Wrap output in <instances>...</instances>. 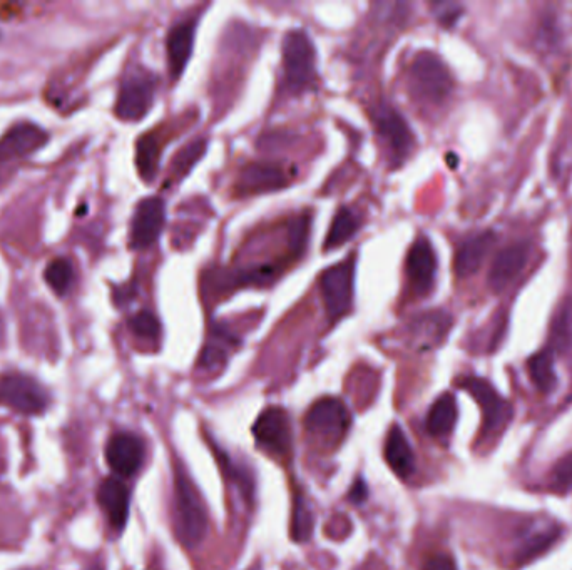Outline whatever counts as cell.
<instances>
[{"instance_id": "obj_1", "label": "cell", "mask_w": 572, "mask_h": 570, "mask_svg": "<svg viewBox=\"0 0 572 570\" xmlns=\"http://www.w3.org/2000/svg\"><path fill=\"white\" fill-rule=\"evenodd\" d=\"M174 519L176 532L184 547H198L208 530L205 505L198 490L181 467L174 474Z\"/></svg>"}, {"instance_id": "obj_2", "label": "cell", "mask_w": 572, "mask_h": 570, "mask_svg": "<svg viewBox=\"0 0 572 570\" xmlns=\"http://www.w3.org/2000/svg\"><path fill=\"white\" fill-rule=\"evenodd\" d=\"M283 82L288 94L298 96L317 84V54L307 32L295 29L283 39Z\"/></svg>"}, {"instance_id": "obj_3", "label": "cell", "mask_w": 572, "mask_h": 570, "mask_svg": "<svg viewBox=\"0 0 572 570\" xmlns=\"http://www.w3.org/2000/svg\"><path fill=\"white\" fill-rule=\"evenodd\" d=\"M409 89L415 99L439 106L454 91V77L435 52L422 51L410 64Z\"/></svg>"}, {"instance_id": "obj_4", "label": "cell", "mask_w": 572, "mask_h": 570, "mask_svg": "<svg viewBox=\"0 0 572 570\" xmlns=\"http://www.w3.org/2000/svg\"><path fill=\"white\" fill-rule=\"evenodd\" d=\"M355 261V255H350L347 260L333 265L320 276V290L330 320L343 318L352 310Z\"/></svg>"}, {"instance_id": "obj_5", "label": "cell", "mask_w": 572, "mask_h": 570, "mask_svg": "<svg viewBox=\"0 0 572 570\" xmlns=\"http://www.w3.org/2000/svg\"><path fill=\"white\" fill-rule=\"evenodd\" d=\"M372 119L378 138L389 149L390 158L397 163L409 158L415 148V138L404 116L387 102H380L373 109Z\"/></svg>"}, {"instance_id": "obj_6", "label": "cell", "mask_w": 572, "mask_h": 570, "mask_svg": "<svg viewBox=\"0 0 572 570\" xmlns=\"http://www.w3.org/2000/svg\"><path fill=\"white\" fill-rule=\"evenodd\" d=\"M0 403L27 417H37L46 412L49 397L34 378L11 373L0 378Z\"/></svg>"}, {"instance_id": "obj_7", "label": "cell", "mask_w": 572, "mask_h": 570, "mask_svg": "<svg viewBox=\"0 0 572 570\" xmlns=\"http://www.w3.org/2000/svg\"><path fill=\"white\" fill-rule=\"evenodd\" d=\"M154 92H156V79L153 74L138 71L126 77L119 89L116 116L129 123L143 119L153 106Z\"/></svg>"}, {"instance_id": "obj_8", "label": "cell", "mask_w": 572, "mask_h": 570, "mask_svg": "<svg viewBox=\"0 0 572 570\" xmlns=\"http://www.w3.org/2000/svg\"><path fill=\"white\" fill-rule=\"evenodd\" d=\"M253 435L263 450L278 459H286L292 452V425L283 408H266L265 412L256 418Z\"/></svg>"}, {"instance_id": "obj_9", "label": "cell", "mask_w": 572, "mask_h": 570, "mask_svg": "<svg viewBox=\"0 0 572 570\" xmlns=\"http://www.w3.org/2000/svg\"><path fill=\"white\" fill-rule=\"evenodd\" d=\"M460 385L474 397L475 402L481 405L484 432L497 433L506 427L511 420V403L504 400L491 383L484 378L465 377Z\"/></svg>"}, {"instance_id": "obj_10", "label": "cell", "mask_w": 572, "mask_h": 570, "mask_svg": "<svg viewBox=\"0 0 572 570\" xmlns=\"http://www.w3.org/2000/svg\"><path fill=\"white\" fill-rule=\"evenodd\" d=\"M305 425L313 435L338 440L350 427V415L342 400L333 397L320 398L308 410Z\"/></svg>"}, {"instance_id": "obj_11", "label": "cell", "mask_w": 572, "mask_h": 570, "mask_svg": "<svg viewBox=\"0 0 572 570\" xmlns=\"http://www.w3.org/2000/svg\"><path fill=\"white\" fill-rule=\"evenodd\" d=\"M166 223V206L161 198H146L136 206L131 223V248L148 250L158 241Z\"/></svg>"}, {"instance_id": "obj_12", "label": "cell", "mask_w": 572, "mask_h": 570, "mask_svg": "<svg viewBox=\"0 0 572 570\" xmlns=\"http://www.w3.org/2000/svg\"><path fill=\"white\" fill-rule=\"evenodd\" d=\"M529 258H531V243H526V241L512 243L502 248L492 261L491 270L487 276L491 290L496 293L507 290L521 276Z\"/></svg>"}, {"instance_id": "obj_13", "label": "cell", "mask_w": 572, "mask_h": 570, "mask_svg": "<svg viewBox=\"0 0 572 570\" xmlns=\"http://www.w3.org/2000/svg\"><path fill=\"white\" fill-rule=\"evenodd\" d=\"M405 271L412 290L420 296L429 295L437 278V255L425 236H420L410 246Z\"/></svg>"}, {"instance_id": "obj_14", "label": "cell", "mask_w": 572, "mask_h": 570, "mask_svg": "<svg viewBox=\"0 0 572 570\" xmlns=\"http://www.w3.org/2000/svg\"><path fill=\"white\" fill-rule=\"evenodd\" d=\"M106 460L109 469L119 477L136 474L144 460V445L141 438L133 433H116L106 445Z\"/></svg>"}, {"instance_id": "obj_15", "label": "cell", "mask_w": 572, "mask_h": 570, "mask_svg": "<svg viewBox=\"0 0 572 570\" xmlns=\"http://www.w3.org/2000/svg\"><path fill=\"white\" fill-rule=\"evenodd\" d=\"M285 171L271 163H250L241 169L236 183V191L240 196H256V194L273 193L288 186Z\"/></svg>"}, {"instance_id": "obj_16", "label": "cell", "mask_w": 572, "mask_h": 570, "mask_svg": "<svg viewBox=\"0 0 572 570\" xmlns=\"http://www.w3.org/2000/svg\"><path fill=\"white\" fill-rule=\"evenodd\" d=\"M46 131L36 124L21 123L0 138V161H14L36 153L47 143Z\"/></svg>"}, {"instance_id": "obj_17", "label": "cell", "mask_w": 572, "mask_h": 570, "mask_svg": "<svg viewBox=\"0 0 572 570\" xmlns=\"http://www.w3.org/2000/svg\"><path fill=\"white\" fill-rule=\"evenodd\" d=\"M198 17H189L171 27L166 37V51H168L169 72L174 79L183 74L191 59V52L195 47Z\"/></svg>"}, {"instance_id": "obj_18", "label": "cell", "mask_w": 572, "mask_h": 570, "mask_svg": "<svg viewBox=\"0 0 572 570\" xmlns=\"http://www.w3.org/2000/svg\"><path fill=\"white\" fill-rule=\"evenodd\" d=\"M497 235L494 231H481L462 241L455 253L454 270L459 278H469L481 270L487 256L496 245Z\"/></svg>"}, {"instance_id": "obj_19", "label": "cell", "mask_w": 572, "mask_h": 570, "mask_svg": "<svg viewBox=\"0 0 572 570\" xmlns=\"http://www.w3.org/2000/svg\"><path fill=\"white\" fill-rule=\"evenodd\" d=\"M129 489L119 479L109 477L99 485L98 502L104 514L108 515L109 524L116 530H123L129 517Z\"/></svg>"}, {"instance_id": "obj_20", "label": "cell", "mask_w": 572, "mask_h": 570, "mask_svg": "<svg viewBox=\"0 0 572 570\" xmlns=\"http://www.w3.org/2000/svg\"><path fill=\"white\" fill-rule=\"evenodd\" d=\"M385 460H387L390 469L399 475L400 479H407L414 472V450L410 447L409 440L399 425H394L387 433Z\"/></svg>"}, {"instance_id": "obj_21", "label": "cell", "mask_w": 572, "mask_h": 570, "mask_svg": "<svg viewBox=\"0 0 572 570\" xmlns=\"http://www.w3.org/2000/svg\"><path fill=\"white\" fill-rule=\"evenodd\" d=\"M235 343V336L231 335L225 326H216L215 330L211 331L210 341L201 352L200 367L206 372H213L223 367L228 360V350Z\"/></svg>"}, {"instance_id": "obj_22", "label": "cell", "mask_w": 572, "mask_h": 570, "mask_svg": "<svg viewBox=\"0 0 572 570\" xmlns=\"http://www.w3.org/2000/svg\"><path fill=\"white\" fill-rule=\"evenodd\" d=\"M457 402L454 395L444 393L435 400L427 415V430L434 437H445L454 430L457 422Z\"/></svg>"}, {"instance_id": "obj_23", "label": "cell", "mask_w": 572, "mask_h": 570, "mask_svg": "<svg viewBox=\"0 0 572 570\" xmlns=\"http://www.w3.org/2000/svg\"><path fill=\"white\" fill-rule=\"evenodd\" d=\"M549 350L567 353L572 350V298H566L557 308L549 330Z\"/></svg>"}, {"instance_id": "obj_24", "label": "cell", "mask_w": 572, "mask_h": 570, "mask_svg": "<svg viewBox=\"0 0 572 570\" xmlns=\"http://www.w3.org/2000/svg\"><path fill=\"white\" fill-rule=\"evenodd\" d=\"M159 159H161V143L158 134L146 133L138 139L136 143V166H138L139 176L151 183L159 169Z\"/></svg>"}, {"instance_id": "obj_25", "label": "cell", "mask_w": 572, "mask_h": 570, "mask_svg": "<svg viewBox=\"0 0 572 570\" xmlns=\"http://www.w3.org/2000/svg\"><path fill=\"white\" fill-rule=\"evenodd\" d=\"M358 228H360V219H358L357 214L353 213L352 209L345 208V206L338 209L327 238H325V243H323V250H337L340 246L345 245L350 238L357 235Z\"/></svg>"}, {"instance_id": "obj_26", "label": "cell", "mask_w": 572, "mask_h": 570, "mask_svg": "<svg viewBox=\"0 0 572 570\" xmlns=\"http://www.w3.org/2000/svg\"><path fill=\"white\" fill-rule=\"evenodd\" d=\"M527 370L542 393H551L557 387L556 367H554V353L549 348H544L536 355H532L527 362Z\"/></svg>"}, {"instance_id": "obj_27", "label": "cell", "mask_w": 572, "mask_h": 570, "mask_svg": "<svg viewBox=\"0 0 572 570\" xmlns=\"http://www.w3.org/2000/svg\"><path fill=\"white\" fill-rule=\"evenodd\" d=\"M206 148H208V141L203 138L195 139V141L186 144V146L174 156L173 168H171L173 178L176 179V181L183 179L191 169L195 168V164L203 158V154L206 153Z\"/></svg>"}, {"instance_id": "obj_28", "label": "cell", "mask_w": 572, "mask_h": 570, "mask_svg": "<svg viewBox=\"0 0 572 570\" xmlns=\"http://www.w3.org/2000/svg\"><path fill=\"white\" fill-rule=\"evenodd\" d=\"M44 278L57 295H64L74 283V268L71 261L66 258L52 260L44 271Z\"/></svg>"}, {"instance_id": "obj_29", "label": "cell", "mask_w": 572, "mask_h": 570, "mask_svg": "<svg viewBox=\"0 0 572 570\" xmlns=\"http://www.w3.org/2000/svg\"><path fill=\"white\" fill-rule=\"evenodd\" d=\"M129 328L141 340L156 341L161 335V325L151 311H139L129 318Z\"/></svg>"}, {"instance_id": "obj_30", "label": "cell", "mask_w": 572, "mask_h": 570, "mask_svg": "<svg viewBox=\"0 0 572 570\" xmlns=\"http://www.w3.org/2000/svg\"><path fill=\"white\" fill-rule=\"evenodd\" d=\"M313 517L308 509L307 502L302 495L295 499V509H293V537L298 542H307L312 535Z\"/></svg>"}, {"instance_id": "obj_31", "label": "cell", "mask_w": 572, "mask_h": 570, "mask_svg": "<svg viewBox=\"0 0 572 570\" xmlns=\"http://www.w3.org/2000/svg\"><path fill=\"white\" fill-rule=\"evenodd\" d=\"M554 539H556V532L554 534L544 532V534L531 535L522 545V549L519 550L517 559H519V562H529L536 555L542 554L554 542Z\"/></svg>"}, {"instance_id": "obj_32", "label": "cell", "mask_w": 572, "mask_h": 570, "mask_svg": "<svg viewBox=\"0 0 572 570\" xmlns=\"http://www.w3.org/2000/svg\"><path fill=\"white\" fill-rule=\"evenodd\" d=\"M308 228H310V219H308L307 216L297 218L290 224L288 240H290V248H292L293 253L297 256L298 253L302 255L305 246H307Z\"/></svg>"}, {"instance_id": "obj_33", "label": "cell", "mask_w": 572, "mask_h": 570, "mask_svg": "<svg viewBox=\"0 0 572 570\" xmlns=\"http://www.w3.org/2000/svg\"><path fill=\"white\" fill-rule=\"evenodd\" d=\"M551 487L557 492H567L572 489V455L559 460L552 469Z\"/></svg>"}, {"instance_id": "obj_34", "label": "cell", "mask_w": 572, "mask_h": 570, "mask_svg": "<svg viewBox=\"0 0 572 570\" xmlns=\"http://www.w3.org/2000/svg\"><path fill=\"white\" fill-rule=\"evenodd\" d=\"M462 12H464V9L457 6V4H444L442 2V4H435L434 6V16L445 27L455 26L460 17H462Z\"/></svg>"}, {"instance_id": "obj_35", "label": "cell", "mask_w": 572, "mask_h": 570, "mask_svg": "<svg viewBox=\"0 0 572 570\" xmlns=\"http://www.w3.org/2000/svg\"><path fill=\"white\" fill-rule=\"evenodd\" d=\"M422 570H459L455 560L447 554L432 555L425 560Z\"/></svg>"}, {"instance_id": "obj_36", "label": "cell", "mask_w": 572, "mask_h": 570, "mask_svg": "<svg viewBox=\"0 0 572 570\" xmlns=\"http://www.w3.org/2000/svg\"><path fill=\"white\" fill-rule=\"evenodd\" d=\"M367 499V485L363 484V480L358 479L350 490V500L353 504H362Z\"/></svg>"}, {"instance_id": "obj_37", "label": "cell", "mask_w": 572, "mask_h": 570, "mask_svg": "<svg viewBox=\"0 0 572 570\" xmlns=\"http://www.w3.org/2000/svg\"><path fill=\"white\" fill-rule=\"evenodd\" d=\"M253 570H256V569H253Z\"/></svg>"}]
</instances>
